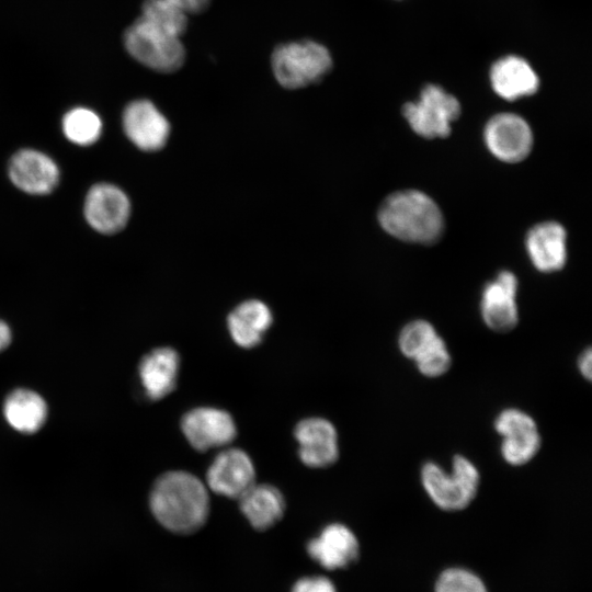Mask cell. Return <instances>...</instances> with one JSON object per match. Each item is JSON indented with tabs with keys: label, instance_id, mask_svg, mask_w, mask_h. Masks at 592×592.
Instances as JSON below:
<instances>
[{
	"label": "cell",
	"instance_id": "3",
	"mask_svg": "<svg viewBox=\"0 0 592 592\" xmlns=\"http://www.w3.org/2000/svg\"><path fill=\"white\" fill-rule=\"evenodd\" d=\"M420 485L431 502L442 511L457 512L476 499L481 483L477 465L463 454H455L449 469L435 460H425L419 470Z\"/></svg>",
	"mask_w": 592,
	"mask_h": 592
},
{
	"label": "cell",
	"instance_id": "12",
	"mask_svg": "<svg viewBox=\"0 0 592 592\" xmlns=\"http://www.w3.org/2000/svg\"><path fill=\"white\" fill-rule=\"evenodd\" d=\"M209 489L220 496L239 499L255 483V470L249 455L240 448L221 451L207 469Z\"/></svg>",
	"mask_w": 592,
	"mask_h": 592
},
{
	"label": "cell",
	"instance_id": "25",
	"mask_svg": "<svg viewBox=\"0 0 592 592\" xmlns=\"http://www.w3.org/2000/svg\"><path fill=\"white\" fill-rule=\"evenodd\" d=\"M439 334L430 321L411 320L398 333V351L405 358L412 362Z\"/></svg>",
	"mask_w": 592,
	"mask_h": 592
},
{
	"label": "cell",
	"instance_id": "1",
	"mask_svg": "<svg viewBox=\"0 0 592 592\" xmlns=\"http://www.w3.org/2000/svg\"><path fill=\"white\" fill-rule=\"evenodd\" d=\"M149 504L156 520L180 535L197 532L209 513L205 486L191 473L181 470L166 473L156 480Z\"/></svg>",
	"mask_w": 592,
	"mask_h": 592
},
{
	"label": "cell",
	"instance_id": "13",
	"mask_svg": "<svg viewBox=\"0 0 592 592\" xmlns=\"http://www.w3.org/2000/svg\"><path fill=\"white\" fill-rule=\"evenodd\" d=\"M123 128L128 139L140 150L163 148L170 135L166 116L149 100H135L123 112Z\"/></svg>",
	"mask_w": 592,
	"mask_h": 592
},
{
	"label": "cell",
	"instance_id": "21",
	"mask_svg": "<svg viewBox=\"0 0 592 592\" xmlns=\"http://www.w3.org/2000/svg\"><path fill=\"white\" fill-rule=\"evenodd\" d=\"M238 500L241 513L257 531L274 526L286 508L282 492L267 483H254Z\"/></svg>",
	"mask_w": 592,
	"mask_h": 592
},
{
	"label": "cell",
	"instance_id": "29",
	"mask_svg": "<svg viewBox=\"0 0 592 592\" xmlns=\"http://www.w3.org/2000/svg\"><path fill=\"white\" fill-rule=\"evenodd\" d=\"M576 366L580 376L590 383L592 379V349L590 346H587L579 353Z\"/></svg>",
	"mask_w": 592,
	"mask_h": 592
},
{
	"label": "cell",
	"instance_id": "5",
	"mask_svg": "<svg viewBox=\"0 0 592 592\" xmlns=\"http://www.w3.org/2000/svg\"><path fill=\"white\" fill-rule=\"evenodd\" d=\"M124 45L135 60L156 71L172 72L184 62L180 37L155 27L141 16L126 29Z\"/></svg>",
	"mask_w": 592,
	"mask_h": 592
},
{
	"label": "cell",
	"instance_id": "9",
	"mask_svg": "<svg viewBox=\"0 0 592 592\" xmlns=\"http://www.w3.org/2000/svg\"><path fill=\"white\" fill-rule=\"evenodd\" d=\"M181 430L196 451L206 452L231 443L237 434L232 417L224 410L200 407L181 419Z\"/></svg>",
	"mask_w": 592,
	"mask_h": 592
},
{
	"label": "cell",
	"instance_id": "22",
	"mask_svg": "<svg viewBox=\"0 0 592 592\" xmlns=\"http://www.w3.org/2000/svg\"><path fill=\"white\" fill-rule=\"evenodd\" d=\"M3 412L14 430L30 434L38 431L45 423L47 405L37 392L20 388L5 398Z\"/></svg>",
	"mask_w": 592,
	"mask_h": 592
},
{
	"label": "cell",
	"instance_id": "4",
	"mask_svg": "<svg viewBox=\"0 0 592 592\" xmlns=\"http://www.w3.org/2000/svg\"><path fill=\"white\" fill-rule=\"evenodd\" d=\"M273 73L281 86L298 89L322 78L331 68L329 50L312 41L280 45L272 55Z\"/></svg>",
	"mask_w": 592,
	"mask_h": 592
},
{
	"label": "cell",
	"instance_id": "31",
	"mask_svg": "<svg viewBox=\"0 0 592 592\" xmlns=\"http://www.w3.org/2000/svg\"><path fill=\"white\" fill-rule=\"evenodd\" d=\"M11 339L12 335L9 326L0 320V352L11 343Z\"/></svg>",
	"mask_w": 592,
	"mask_h": 592
},
{
	"label": "cell",
	"instance_id": "7",
	"mask_svg": "<svg viewBox=\"0 0 592 592\" xmlns=\"http://www.w3.org/2000/svg\"><path fill=\"white\" fill-rule=\"evenodd\" d=\"M402 114L419 136L428 139L445 138L451 134V124L460 114V104L443 88L428 84L418 101L403 105Z\"/></svg>",
	"mask_w": 592,
	"mask_h": 592
},
{
	"label": "cell",
	"instance_id": "19",
	"mask_svg": "<svg viewBox=\"0 0 592 592\" xmlns=\"http://www.w3.org/2000/svg\"><path fill=\"white\" fill-rule=\"evenodd\" d=\"M490 82L493 91L504 100L534 94L539 79L532 66L522 57L505 56L497 60L490 69Z\"/></svg>",
	"mask_w": 592,
	"mask_h": 592
},
{
	"label": "cell",
	"instance_id": "15",
	"mask_svg": "<svg viewBox=\"0 0 592 592\" xmlns=\"http://www.w3.org/2000/svg\"><path fill=\"white\" fill-rule=\"evenodd\" d=\"M8 174L19 190L32 195L50 193L59 180L56 162L35 149H22L14 153L8 164Z\"/></svg>",
	"mask_w": 592,
	"mask_h": 592
},
{
	"label": "cell",
	"instance_id": "8",
	"mask_svg": "<svg viewBox=\"0 0 592 592\" xmlns=\"http://www.w3.org/2000/svg\"><path fill=\"white\" fill-rule=\"evenodd\" d=\"M489 151L499 160L516 163L524 160L533 148V133L527 122L515 113L492 116L483 130Z\"/></svg>",
	"mask_w": 592,
	"mask_h": 592
},
{
	"label": "cell",
	"instance_id": "23",
	"mask_svg": "<svg viewBox=\"0 0 592 592\" xmlns=\"http://www.w3.org/2000/svg\"><path fill=\"white\" fill-rule=\"evenodd\" d=\"M61 126L66 138L79 146L94 144L102 133L100 116L87 107H75L67 112L62 117Z\"/></svg>",
	"mask_w": 592,
	"mask_h": 592
},
{
	"label": "cell",
	"instance_id": "14",
	"mask_svg": "<svg viewBox=\"0 0 592 592\" xmlns=\"http://www.w3.org/2000/svg\"><path fill=\"white\" fill-rule=\"evenodd\" d=\"M306 550L322 568L338 570L348 568L357 560L360 543L350 527L331 523L307 543Z\"/></svg>",
	"mask_w": 592,
	"mask_h": 592
},
{
	"label": "cell",
	"instance_id": "10",
	"mask_svg": "<svg viewBox=\"0 0 592 592\" xmlns=\"http://www.w3.org/2000/svg\"><path fill=\"white\" fill-rule=\"evenodd\" d=\"M517 280L510 271H501L486 284L480 300L483 323L496 333H508L519 323Z\"/></svg>",
	"mask_w": 592,
	"mask_h": 592
},
{
	"label": "cell",
	"instance_id": "26",
	"mask_svg": "<svg viewBox=\"0 0 592 592\" xmlns=\"http://www.w3.org/2000/svg\"><path fill=\"white\" fill-rule=\"evenodd\" d=\"M418 373L425 378H440L453 366L449 348L440 334L412 361Z\"/></svg>",
	"mask_w": 592,
	"mask_h": 592
},
{
	"label": "cell",
	"instance_id": "16",
	"mask_svg": "<svg viewBox=\"0 0 592 592\" xmlns=\"http://www.w3.org/2000/svg\"><path fill=\"white\" fill-rule=\"evenodd\" d=\"M300 460L311 468H325L339 458L338 433L334 425L322 418L299 421L294 430Z\"/></svg>",
	"mask_w": 592,
	"mask_h": 592
},
{
	"label": "cell",
	"instance_id": "11",
	"mask_svg": "<svg viewBox=\"0 0 592 592\" xmlns=\"http://www.w3.org/2000/svg\"><path fill=\"white\" fill-rule=\"evenodd\" d=\"M84 216L88 224L101 234L118 232L130 216L129 198L114 184L98 183L86 196Z\"/></svg>",
	"mask_w": 592,
	"mask_h": 592
},
{
	"label": "cell",
	"instance_id": "6",
	"mask_svg": "<svg viewBox=\"0 0 592 592\" xmlns=\"http://www.w3.org/2000/svg\"><path fill=\"white\" fill-rule=\"evenodd\" d=\"M493 430L500 436L499 452L511 467L530 464L540 452L543 437L535 418L517 407L501 409L493 419Z\"/></svg>",
	"mask_w": 592,
	"mask_h": 592
},
{
	"label": "cell",
	"instance_id": "17",
	"mask_svg": "<svg viewBox=\"0 0 592 592\" xmlns=\"http://www.w3.org/2000/svg\"><path fill=\"white\" fill-rule=\"evenodd\" d=\"M527 254L540 272L559 271L567 261V232L557 221H543L533 226L525 239Z\"/></svg>",
	"mask_w": 592,
	"mask_h": 592
},
{
	"label": "cell",
	"instance_id": "28",
	"mask_svg": "<svg viewBox=\"0 0 592 592\" xmlns=\"http://www.w3.org/2000/svg\"><path fill=\"white\" fill-rule=\"evenodd\" d=\"M291 592H337V588L325 576H307L298 579Z\"/></svg>",
	"mask_w": 592,
	"mask_h": 592
},
{
	"label": "cell",
	"instance_id": "24",
	"mask_svg": "<svg viewBox=\"0 0 592 592\" xmlns=\"http://www.w3.org/2000/svg\"><path fill=\"white\" fill-rule=\"evenodd\" d=\"M187 14L169 0H145L141 18L155 27L180 37L187 25Z\"/></svg>",
	"mask_w": 592,
	"mask_h": 592
},
{
	"label": "cell",
	"instance_id": "27",
	"mask_svg": "<svg viewBox=\"0 0 592 592\" xmlns=\"http://www.w3.org/2000/svg\"><path fill=\"white\" fill-rule=\"evenodd\" d=\"M435 592H488L482 580L463 568L444 570L435 583Z\"/></svg>",
	"mask_w": 592,
	"mask_h": 592
},
{
	"label": "cell",
	"instance_id": "30",
	"mask_svg": "<svg viewBox=\"0 0 592 592\" xmlns=\"http://www.w3.org/2000/svg\"><path fill=\"white\" fill-rule=\"evenodd\" d=\"M179 7L182 11L187 13H198L205 10L210 0H169Z\"/></svg>",
	"mask_w": 592,
	"mask_h": 592
},
{
	"label": "cell",
	"instance_id": "20",
	"mask_svg": "<svg viewBox=\"0 0 592 592\" xmlns=\"http://www.w3.org/2000/svg\"><path fill=\"white\" fill-rule=\"evenodd\" d=\"M272 321V312L266 304L248 299L228 315L227 327L236 344L251 349L261 343Z\"/></svg>",
	"mask_w": 592,
	"mask_h": 592
},
{
	"label": "cell",
	"instance_id": "18",
	"mask_svg": "<svg viewBox=\"0 0 592 592\" xmlns=\"http://www.w3.org/2000/svg\"><path fill=\"white\" fill-rule=\"evenodd\" d=\"M180 357L172 348H158L146 354L139 363L138 372L145 395L151 400H160L177 386Z\"/></svg>",
	"mask_w": 592,
	"mask_h": 592
},
{
	"label": "cell",
	"instance_id": "2",
	"mask_svg": "<svg viewBox=\"0 0 592 592\" xmlns=\"http://www.w3.org/2000/svg\"><path fill=\"white\" fill-rule=\"evenodd\" d=\"M382 228L406 242L433 244L444 232V217L437 204L418 190L388 195L378 209Z\"/></svg>",
	"mask_w": 592,
	"mask_h": 592
}]
</instances>
